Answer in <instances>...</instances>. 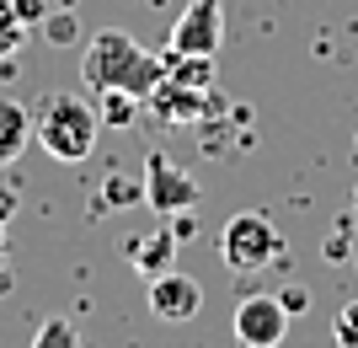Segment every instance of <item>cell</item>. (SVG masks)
<instances>
[{
  "instance_id": "cell-1",
  "label": "cell",
  "mask_w": 358,
  "mask_h": 348,
  "mask_svg": "<svg viewBox=\"0 0 358 348\" xmlns=\"http://www.w3.org/2000/svg\"><path fill=\"white\" fill-rule=\"evenodd\" d=\"M80 81L91 91L123 86V91H134V97H150L166 81V64H161V54L139 48L123 27H102L86 43V54H80Z\"/></svg>"
},
{
  "instance_id": "cell-11",
  "label": "cell",
  "mask_w": 358,
  "mask_h": 348,
  "mask_svg": "<svg viewBox=\"0 0 358 348\" xmlns=\"http://www.w3.org/2000/svg\"><path fill=\"white\" fill-rule=\"evenodd\" d=\"M161 64H166V81L214 91V54H177V48H161Z\"/></svg>"
},
{
  "instance_id": "cell-8",
  "label": "cell",
  "mask_w": 358,
  "mask_h": 348,
  "mask_svg": "<svg viewBox=\"0 0 358 348\" xmlns=\"http://www.w3.org/2000/svg\"><path fill=\"white\" fill-rule=\"evenodd\" d=\"M145 107L155 113V123L182 129V123H198L203 113H209V91L203 86H182V81H161V86L145 97Z\"/></svg>"
},
{
  "instance_id": "cell-15",
  "label": "cell",
  "mask_w": 358,
  "mask_h": 348,
  "mask_svg": "<svg viewBox=\"0 0 358 348\" xmlns=\"http://www.w3.org/2000/svg\"><path fill=\"white\" fill-rule=\"evenodd\" d=\"M75 337H80V333H75L70 321H43V327L32 333V348H54V343H70L75 348Z\"/></svg>"
},
{
  "instance_id": "cell-14",
  "label": "cell",
  "mask_w": 358,
  "mask_h": 348,
  "mask_svg": "<svg viewBox=\"0 0 358 348\" xmlns=\"http://www.w3.org/2000/svg\"><path fill=\"white\" fill-rule=\"evenodd\" d=\"M331 337L343 348H358V300H343L337 316H331Z\"/></svg>"
},
{
  "instance_id": "cell-5",
  "label": "cell",
  "mask_w": 358,
  "mask_h": 348,
  "mask_svg": "<svg viewBox=\"0 0 358 348\" xmlns=\"http://www.w3.org/2000/svg\"><path fill=\"white\" fill-rule=\"evenodd\" d=\"M145 204L161 220H177V214H187V209H198V177L187 167H177L171 155H161V151H150L145 155Z\"/></svg>"
},
{
  "instance_id": "cell-4",
  "label": "cell",
  "mask_w": 358,
  "mask_h": 348,
  "mask_svg": "<svg viewBox=\"0 0 358 348\" xmlns=\"http://www.w3.org/2000/svg\"><path fill=\"white\" fill-rule=\"evenodd\" d=\"M289 311L284 295H268V289H252V295H241L236 300V316H230V333L236 343L246 348H278L289 337Z\"/></svg>"
},
{
  "instance_id": "cell-3",
  "label": "cell",
  "mask_w": 358,
  "mask_h": 348,
  "mask_svg": "<svg viewBox=\"0 0 358 348\" xmlns=\"http://www.w3.org/2000/svg\"><path fill=\"white\" fill-rule=\"evenodd\" d=\"M220 258L230 273H268L289 258V242L278 236V225L262 209H241L220 230Z\"/></svg>"
},
{
  "instance_id": "cell-12",
  "label": "cell",
  "mask_w": 358,
  "mask_h": 348,
  "mask_svg": "<svg viewBox=\"0 0 358 348\" xmlns=\"http://www.w3.org/2000/svg\"><path fill=\"white\" fill-rule=\"evenodd\" d=\"M96 113H102V123H113V129H129V123H139V113H145V97H134V91H96Z\"/></svg>"
},
{
  "instance_id": "cell-6",
  "label": "cell",
  "mask_w": 358,
  "mask_h": 348,
  "mask_svg": "<svg viewBox=\"0 0 358 348\" xmlns=\"http://www.w3.org/2000/svg\"><path fill=\"white\" fill-rule=\"evenodd\" d=\"M220 43H224V0L182 6L177 27L166 38V48H177V54H220Z\"/></svg>"
},
{
  "instance_id": "cell-2",
  "label": "cell",
  "mask_w": 358,
  "mask_h": 348,
  "mask_svg": "<svg viewBox=\"0 0 358 348\" xmlns=\"http://www.w3.org/2000/svg\"><path fill=\"white\" fill-rule=\"evenodd\" d=\"M96 134H102V113L96 102H86L80 91H48L43 107L32 113V139L43 145L54 161L75 167L96 151Z\"/></svg>"
},
{
  "instance_id": "cell-19",
  "label": "cell",
  "mask_w": 358,
  "mask_h": 348,
  "mask_svg": "<svg viewBox=\"0 0 358 348\" xmlns=\"http://www.w3.org/2000/svg\"><path fill=\"white\" fill-rule=\"evenodd\" d=\"M353 268H358V246H353Z\"/></svg>"
},
{
  "instance_id": "cell-7",
  "label": "cell",
  "mask_w": 358,
  "mask_h": 348,
  "mask_svg": "<svg viewBox=\"0 0 358 348\" xmlns=\"http://www.w3.org/2000/svg\"><path fill=\"white\" fill-rule=\"evenodd\" d=\"M150 311L161 321H193L203 311V284L187 279V273H177V268L155 273L150 279Z\"/></svg>"
},
{
  "instance_id": "cell-9",
  "label": "cell",
  "mask_w": 358,
  "mask_h": 348,
  "mask_svg": "<svg viewBox=\"0 0 358 348\" xmlns=\"http://www.w3.org/2000/svg\"><path fill=\"white\" fill-rule=\"evenodd\" d=\"M177 225H155L145 230V236H134L129 242V263H134V273H145V279H155V273H166L171 263H177Z\"/></svg>"
},
{
  "instance_id": "cell-20",
  "label": "cell",
  "mask_w": 358,
  "mask_h": 348,
  "mask_svg": "<svg viewBox=\"0 0 358 348\" xmlns=\"http://www.w3.org/2000/svg\"><path fill=\"white\" fill-rule=\"evenodd\" d=\"M353 151H358V139H353Z\"/></svg>"
},
{
  "instance_id": "cell-17",
  "label": "cell",
  "mask_w": 358,
  "mask_h": 348,
  "mask_svg": "<svg viewBox=\"0 0 358 348\" xmlns=\"http://www.w3.org/2000/svg\"><path fill=\"white\" fill-rule=\"evenodd\" d=\"M0 263H6V220H0Z\"/></svg>"
},
{
  "instance_id": "cell-10",
  "label": "cell",
  "mask_w": 358,
  "mask_h": 348,
  "mask_svg": "<svg viewBox=\"0 0 358 348\" xmlns=\"http://www.w3.org/2000/svg\"><path fill=\"white\" fill-rule=\"evenodd\" d=\"M27 139H32V118H27V107L11 102V97H0V167H11L16 155L27 151Z\"/></svg>"
},
{
  "instance_id": "cell-13",
  "label": "cell",
  "mask_w": 358,
  "mask_h": 348,
  "mask_svg": "<svg viewBox=\"0 0 358 348\" xmlns=\"http://www.w3.org/2000/svg\"><path fill=\"white\" fill-rule=\"evenodd\" d=\"M22 43H27V16H22L16 0H0V64L16 60Z\"/></svg>"
},
{
  "instance_id": "cell-18",
  "label": "cell",
  "mask_w": 358,
  "mask_h": 348,
  "mask_svg": "<svg viewBox=\"0 0 358 348\" xmlns=\"http://www.w3.org/2000/svg\"><path fill=\"white\" fill-rule=\"evenodd\" d=\"M353 214H358V188H353Z\"/></svg>"
},
{
  "instance_id": "cell-16",
  "label": "cell",
  "mask_w": 358,
  "mask_h": 348,
  "mask_svg": "<svg viewBox=\"0 0 358 348\" xmlns=\"http://www.w3.org/2000/svg\"><path fill=\"white\" fill-rule=\"evenodd\" d=\"M11 214H16V193H11V188H0V220H11Z\"/></svg>"
}]
</instances>
